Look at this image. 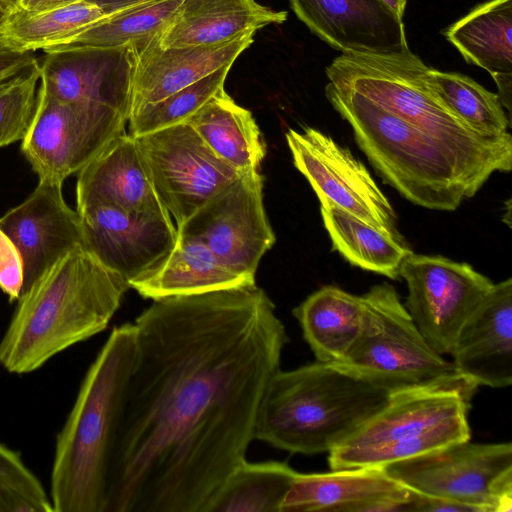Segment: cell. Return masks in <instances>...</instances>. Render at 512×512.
Instances as JSON below:
<instances>
[{
  "instance_id": "obj_35",
  "label": "cell",
  "mask_w": 512,
  "mask_h": 512,
  "mask_svg": "<svg viewBox=\"0 0 512 512\" xmlns=\"http://www.w3.org/2000/svg\"><path fill=\"white\" fill-rule=\"evenodd\" d=\"M0 512H53L50 497L20 454L0 442Z\"/></svg>"
},
{
  "instance_id": "obj_5",
  "label": "cell",
  "mask_w": 512,
  "mask_h": 512,
  "mask_svg": "<svg viewBox=\"0 0 512 512\" xmlns=\"http://www.w3.org/2000/svg\"><path fill=\"white\" fill-rule=\"evenodd\" d=\"M325 96L379 176L413 204L453 211L483 186L445 144L361 94L329 82Z\"/></svg>"
},
{
  "instance_id": "obj_4",
  "label": "cell",
  "mask_w": 512,
  "mask_h": 512,
  "mask_svg": "<svg viewBox=\"0 0 512 512\" xmlns=\"http://www.w3.org/2000/svg\"><path fill=\"white\" fill-rule=\"evenodd\" d=\"M390 396L387 388L340 363L280 369L263 393L254 438L290 453H329Z\"/></svg>"
},
{
  "instance_id": "obj_2",
  "label": "cell",
  "mask_w": 512,
  "mask_h": 512,
  "mask_svg": "<svg viewBox=\"0 0 512 512\" xmlns=\"http://www.w3.org/2000/svg\"><path fill=\"white\" fill-rule=\"evenodd\" d=\"M136 349L135 324L115 326L88 368L56 436L49 494L53 512H106Z\"/></svg>"
},
{
  "instance_id": "obj_15",
  "label": "cell",
  "mask_w": 512,
  "mask_h": 512,
  "mask_svg": "<svg viewBox=\"0 0 512 512\" xmlns=\"http://www.w3.org/2000/svg\"><path fill=\"white\" fill-rule=\"evenodd\" d=\"M77 212L86 248L128 284L154 271L177 241V228L166 209L127 211L95 205Z\"/></svg>"
},
{
  "instance_id": "obj_26",
  "label": "cell",
  "mask_w": 512,
  "mask_h": 512,
  "mask_svg": "<svg viewBox=\"0 0 512 512\" xmlns=\"http://www.w3.org/2000/svg\"><path fill=\"white\" fill-rule=\"evenodd\" d=\"M292 313L316 361L339 363L362 330L364 304L362 296L327 285L309 295Z\"/></svg>"
},
{
  "instance_id": "obj_29",
  "label": "cell",
  "mask_w": 512,
  "mask_h": 512,
  "mask_svg": "<svg viewBox=\"0 0 512 512\" xmlns=\"http://www.w3.org/2000/svg\"><path fill=\"white\" fill-rule=\"evenodd\" d=\"M183 1L146 0L125 7L43 51L130 47L137 55L173 21Z\"/></svg>"
},
{
  "instance_id": "obj_25",
  "label": "cell",
  "mask_w": 512,
  "mask_h": 512,
  "mask_svg": "<svg viewBox=\"0 0 512 512\" xmlns=\"http://www.w3.org/2000/svg\"><path fill=\"white\" fill-rule=\"evenodd\" d=\"M252 285L255 280L226 267L202 241L178 234L166 259L129 287L143 298L159 300Z\"/></svg>"
},
{
  "instance_id": "obj_36",
  "label": "cell",
  "mask_w": 512,
  "mask_h": 512,
  "mask_svg": "<svg viewBox=\"0 0 512 512\" xmlns=\"http://www.w3.org/2000/svg\"><path fill=\"white\" fill-rule=\"evenodd\" d=\"M24 269L21 254L11 239L0 229V288L11 302L21 295Z\"/></svg>"
},
{
  "instance_id": "obj_13",
  "label": "cell",
  "mask_w": 512,
  "mask_h": 512,
  "mask_svg": "<svg viewBox=\"0 0 512 512\" xmlns=\"http://www.w3.org/2000/svg\"><path fill=\"white\" fill-rule=\"evenodd\" d=\"M399 277L408 288L405 307L431 347L450 354L456 336L493 282L467 263L411 252Z\"/></svg>"
},
{
  "instance_id": "obj_1",
  "label": "cell",
  "mask_w": 512,
  "mask_h": 512,
  "mask_svg": "<svg viewBox=\"0 0 512 512\" xmlns=\"http://www.w3.org/2000/svg\"><path fill=\"white\" fill-rule=\"evenodd\" d=\"M134 324L106 512H204L255 440L285 326L256 284L153 300Z\"/></svg>"
},
{
  "instance_id": "obj_39",
  "label": "cell",
  "mask_w": 512,
  "mask_h": 512,
  "mask_svg": "<svg viewBox=\"0 0 512 512\" xmlns=\"http://www.w3.org/2000/svg\"><path fill=\"white\" fill-rule=\"evenodd\" d=\"M98 2L105 10L107 14H111L120 9H123L128 6L135 5L137 3L146 1V0H95Z\"/></svg>"
},
{
  "instance_id": "obj_3",
  "label": "cell",
  "mask_w": 512,
  "mask_h": 512,
  "mask_svg": "<svg viewBox=\"0 0 512 512\" xmlns=\"http://www.w3.org/2000/svg\"><path fill=\"white\" fill-rule=\"evenodd\" d=\"M128 282L80 248L47 269L17 300L0 340V365L28 374L108 326Z\"/></svg>"
},
{
  "instance_id": "obj_34",
  "label": "cell",
  "mask_w": 512,
  "mask_h": 512,
  "mask_svg": "<svg viewBox=\"0 0 512 512\" xmlns=\"http://www.w3.org/2000/svg\"><path fill=\"white\" fill-rule=\"evenodd\" d=\"M40 63L0 84V147L22 141L30 130L36 107Z\"/></svg>"
},
{
  "instance_id": "obj_31",
  "label": "cell",
  "mask_w": 512,
  "mask_h": 512,
  "mask_svg": "<svg viewBox=\"0 0 512 512\" xmlns=\"http://www.w3.org/2000/svg\"><path fill=\"white\" fill-rule=\"evenodd\" d=\"M108 14L95 0L41 13L14 10L0 26V42L17 52H34L62 43Z\"/></svg>"
},
{
  "instance_id": "obj_16",
  "label": "cell",
  "mask_w": 512,
  "mask_h": 512,
  "mask_svg": "<svg viewBox=\"0 0 512 512\" xmlns=\"http://www.w3.org/2000/svg\"><path fill=\"white\" fill-rule=\"evenodd\" d=\"M0 229L22 257L21 294L65 255L86 248L80 216L64 200L61 184L38 182L22 203L0 217Z\"/></svg>"
},
{
  "instance_id": "obj_18",
  "label": "cell",
  "mask_w": 512,
  "mask_h": 512,
  "mask_svg": "<svg viewBox=\"0 0 512 512\" xmlns=\"http://www.w3.org/2000/svg\"><path fill=\"white\" fill-rule=\"evenodd\" d=\"M297 18L341 53L408 49L403 19L381 0H288Z\"/></svg>"
},
{
  "instance_id": "obj_10",
  "label": "cell",
  "mask_w": 512,
  "mask_h": 512,
  "mask_svg": "<svg viewBox=\"0 0 512 512\" xmlns=\"http://www.w3.org/2000/svg\"><path fill=\"white\" fill-rule=\"evenodd\" d=\"M128 118L104 105L62 100L40 85L37 107L21 152L39 182L63 184L117 136Z\"/></svg>"
},
{
  "instance_id": "obj_42",
  "label": "cell",
  "mask_w": 512,
  "mask_h": 512,
  "mask_svg": "<svg viewBox=\"0 0 512 512\" xmlns=\"http://www.w3.org/2000/svg\"><path fill=\"white\" fill-rule=\"evenodd\" d=\"M0 1H2L10 9V11H13L17 7L20 0H0Z\"/></svg>"
},
{
  "instance_id": "obj_32",
  "label": "cell",
  "mask_w": 512,
  "mask_h": 512,
  "mask_svg": "<svg viewBox=\"0 0 512 512\" xmlns=\"http://www.w3.org/2000/svg\"><path fill=\"white\" fill-rule=\"evenodd\" d=\"M423 77L428 87L472 131L491 137L509 133L510 119L496 93L458 72L426 66Z\"/></svg>"
},
{
  "instance_id": "obj_12",
  "label": "cell",
  "mask_w": 512,
  "mask_h": 512,
  "mask_svg": "<svg viewBox=\"0 0 512 512\" xmlns=\"http://www.w3.org/2000/svg\"><path fill=\"white\" fill-rule=\"evenodd\" d=\"M259 170L240 173L181 226L179 235L202 241L237 274L255 280L263 255L276 241L263 203Z\"/></svg>"
},
{
  "instance_id": "obj_30",
  "label": "cell",
  "mask_w": 512,
  "mask_h": 512,
  "mask_svg": "<svg viewBox=\"0 0 512 512\" xmlns=\"http://www.w3.org/2000/svg\"><path fill=\"white\" fill-rule=\"evenodd\" d=\"M296 475L285 462L245 460L226 477L204 512H281Z\"/></svg>"
},
{
  "instance_id": "obj_38",
  "label": "cell",
  "mask_w": 512,
  "mask_h": 512,
  "mask_svg": "<svg viewBox=\"0 0 512 512\" xmlns=\"http://www.w3.org/2000/svg\"><path fill=\"white\" fill-rule=\"evenodd\" d=\"M80 1L84 0H20L14 10L25 13H41L69 6Z\"/></svg>"
},
{
  "instance_id": "obj_33",
  "label": "cell",
  "mask_w": 512,
  "mask_h": 512,
  "mask_svg": "<svg viewBox=\"0 0 512 512\" xmlns=\"http://www.w3.org/2000/svg\"><path fill=\"white\" fill-rule=\"evenodd\" d=\"M231 67L226 65L160 101L133 110L128 118L129 134L137 137L185 122L224 89Z\"/></svg>"
},
{
  "instance_id": "obj_6",
  "label": "cell",
  "mask_w": 512,
  "mask_h": 512,
  "mask_svg": "<svg viewBox=\"0 0 512 512\" xmlns=\"http://www.w3.org/2000/svg\"><path fill=\"white\" fill-rule=\"evenodd\" d=\"M426 66L408 48L342 53L325 72L335 87L361 94L441 141L483 183L496 171L509 172L511 134L491 137L469 129L428 87L423 77Z\"/></svg>"
},
{
  "instance_id": "obj_37",
  "label": "cell",
  "mask_w": 512,
  "mask_h": 512,
  "mask_svg": "<svg viewBox=\"0 0 512 512\" xmlns=\"http://www.w3.org/2000/svg\"><path fill=\"white\" fill-rule=\"evenodd\" d=\"M37 60L34 52L13 51L0 42V84L17 75Z\"/></svg>"
},
{
  "instance_id": "obj_11",
  "label": "cell",
  "mask_w": 512,
  "mask_h": 512,
  "mask_svg": "<svg viewBox=\"0 0 512 512\" xmlns=\"http://www.w3.org/2000/svg\"><path fill=\"white\" fill-rule=\"evenodd\" d=\"M133 138L154 191L177 227L240 175L188 122Z\"/></svg>"
},
{
  "instance_id": "obj_7",
  "label": "cell",
  "mask_w": 512,
  "mask_h": 512,
  "mask_svg": "<svg viewBox=\"0 0 512 512\" xmlns=\"http://www.w3.org/2000/svg\"><path fill=\"white\" fill-rule=\"evenodd\" d=\"M361 296L362 330L340 364L391 393L442 388L456 390L472 400L478 386L431 347L392 285H374Z\"/></svg>"
},
{
  "instance_id": "obj_22",
  "label": "cell",
  "mask_w": 512,
  "mask_h": 512,
  "mask_svg": "<svg viewBox=\"0 0 512 512\" xmlns=\"http://www.w3.org/2000/svg\"><path fill=\"white\" fill-rule=\"evenodd\" d=\"M95 205L127 211L166 209L130 134L117 136L77 173L76 211Z\"/></svg>"
},
{
  "instance_id": "obj_27",
  "label": "cell",
  "mask_w": 512,
  "mask_h": 512,
  "mask_svg": "<svg viewBox=\"0 0 512 512\" xmlns=\"http://www.w3.org/2000/svg\"><path fill=\"white\" fill-rule=\"evenodd\" d=\"M210 150L239 173L260 169L266 145L246 108L225 89L218 92L188 120Z\"/></svg>"
},
{
  "instance_id": "obj_9",
  "label": "cell",
  "mask_w": 512,
  "mask_h": 512,
  "mask_svg": "<svg viewBox=\"0 0 512 512\" xmlns=\"http://www.w3.org/2000/svg\"><path fill=\"white\" fill-rule=\"evenodd\" d=\"M383 469L404 487L467 511H512L510 442L461 440Z\"/></svg>"
},
{
  "instance_id": "obj_23",
  "label": "cell",
  "mask_w": 512,
  "mask_h": 512,
  "mask_svg": "<svg viewBox=\"0 0 512 512\" xmlns=\"http://www.w3.org/2000/svg\"><path fill=\"white\" fill-rule=\"evenodd\" d=\"M442 34L468 64L494 79L498 98L510 114L512 92V0H488Z\"/></svg>"
},
{
  "instance_id": "obj_28",
  "label": "cell",
  "mask_w": 512,
  "mask_h": 512,
  "mask_svg": "<svg viewBox=\"0 0 512 512\" xmlns=\"http://www.w3.org/2000/svg\"><path fill=\"white\" fill-rule=\"evenodd\" d=\"M332 249L363 270L399 277L403 260L412 251L400 233L371 225L335 206H321Z\"/></svg>"
},
{
  "instance_id": "obj_19",
  "label": "cell",
  "mask_w": 512,
  "mask_h": 512,
  "mask_svg": "<svg viewBox=\"0 0 512 512\" xmlns=\"http://www.w3.org/2000/svg\"><path fill=\"white\" fill-rule=\"evenodd\" d=\"M412 496V490L393 479L383 468L297 472L281 512L407 511Z\"/></svg>"
},
{
  "instance_id": "obj_24",
  "label": "cell",
  "mask_w": 512,
  "mask_h": 512,
  "mask_svg": "<svg viewBox=\"0 0 512 512\" xmlns=\"http://www.w3.org/2000/svg\"><path fill=\"white\" fill-rule=\"evenodd\" d=\"M255 0H184L173 21L156 38L162 48L213 45L287 20Z\"/></svg>"
},
{
  "instance_id": "obj_40",
  "label": "cell",
  "mask_w": 512,
  "mask_h": 512,
  "mask_svg": "<svg viewBox=\"0 0 512 512\" xmlns=\"http://www.w3.org/2000/svg\"><path fill=\"white\" fill-rule=\"evenodd\" d=\"M384 2L398 17L403 19L404 11L408 0H381Z\"/></svg>"
},
{
  "instance_id": "obj_8",
  "label": "cell",
  "mask_w": 512,
  "mask_h": 512,
  "mask_svg": "<svg viewBox=\"0 0 512 512\" xmlns=\"http://www.w3.org/2000/svg\"><path fill=\"white\" fill-rule=\"evenodd\" d=\"M471 406L456 390L423 388L391 393L387 404L328 453L330 469L384 468L470 439Z\"/></svg>"
},
{
  "instance_id": "obj_14",
  "label": "cell",
  "mask_w": 512,
  "mask_h": 512,
  "mask_svg": "<svg viewBox=\"0 0 512 512\" xmlns=\"http://www.w3.org/2000/svg\"><path fill=\"white\" fill-rule=\"evenodd\" d=\"M295 167L305 176L321 206H335L392 233L394 209L364 164L322 131L305 127L286 133Z\"/></svg>"
},
{
  "instance_id": "obj_41",
  "label": "cell",
  "mask_w": 512,
  "mask_h": 512,
  "mask_svg": "<svg viewBox=\"0 0 512 512\" xmlns=\"http://www.w3.org/2000/svg\"><path fill=\"white\" fill-rule=\"evenodd\" d=\"M10 12V9L2 1H0V26Z\"/></svg>"
},
{
  "instance_id": "obj_20",
  "label": "cell",
  "mask_w": 512,
  "mask_h": 512,
  "mask_svg": "<svg viewBox=\"0 0 512 512\" xmlns=\"http://www.w3.org/2000/svg\"><path fill=\"white\" fill-rule=\"evenodd\" d=\"M478 387L512 384V279L492 285L461 326L450 354Z\"/></svg>"
},
{
  "instance_id": "obj_21",
  "label": "cell",
  "mask_w": 512,
  "mask_h": 512,
  "mask_svg": "<svg viewBox=\"0 0 512 512\" xmlns=\"http://www.w3.org/2000/svg\"><path fill=\"white\" fill-rule=\"evenodd\" d=\"M255 33L247 31L213 45L171 48H162L156 38L153 39L135 55L130 113L160 101L226 65H233L253 43Z\"/></svg>"
},
{
  "instance_id": "obj_17",
  "label": "cell",
  "mask_w": 512,
  "mask_h": 512,
  "mask_svg": "<svg viewBox=\"0 0 512 512\" xmlns=\"http://www.w3.org/2000/svg\"><path fill=\"white\" fill-rule=\"evenodd\" d=\"M135 65L130 47L46 52L40 85L59 99L108 106L129 118Z\"/></svg>"
}]
</instances>
